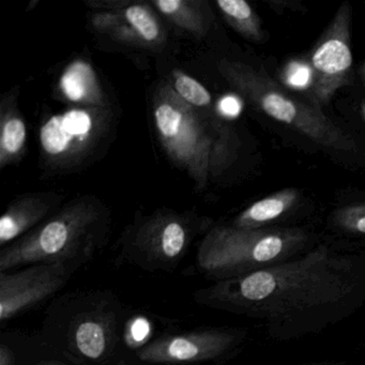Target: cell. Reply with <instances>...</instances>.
Instances as JSON below:
<instances>
[{
  "mask_svg": "<svg viewBox=\"0 0 365 365\" xmlns=\"http://www.w3.org/2000/svg\"><path fill=\"white\" fill-rule=\"evenodd\" d=\"M217 70L239 95L275 121L326 148L344 153L358 149L354 138L324 113L288 95L262 70L226 59L220 61Z\"/></svg>",
  "mask_w": 365,
  "mask_h": 365,
  "instance_id": "5",
  "label": "cell"
},
{
  "mask_svg": "<svg viewBox=\"0 0 365 365\" xmlns=\"http://www.w3.org/2000/svg\"><path fill=\"white\" fill-rule=\"evenodd\" d=\"M364 345H365V343H364Z\"/></svg>",
  "mask_w": 365,
  "mask_h": 365,
  "instance_id": "25",
  "label": "cell"
},
{
  "mask_svg": "<svg viewBox=\"0 0 365 365\" xmlns=\"http://www.w3.org/2000/svg\"><path fill=\"white\" fill-rule=\"evenodd\" d=\"M58 200V196L53 194H31L12 202L0 219L1 247H6L31 232L48 217Z\"/></svg>",
  "mask_w": 365,
  "mask_h": 365,
  "instance_id": "11",
  "label": "cell"
},
{
  "mask_svg": "<svg viewBox=\"0 0 365 365\" xmlns=\"http://www.w3.org/2000/svg\"><path fill=\"white\" fill-rule=\"evenodd\" d=\"M16 356L7 346H0V365H14Z\"/></svg>",
  "mask_w": 365,
  "mask_h": 365,
  "instance_id": "21",
  "label": "cell"
},
{
  "mask_svg": "<svg viewBox=\"0 0 365 365\" xmlns=\"http://www.w3.org/2000/svg\"><path fill=\"white\" fill-rule=\"evenodd\" d=\"M151 5L170 23L196 38L208 33L210 18L200 0H155Z\"/></svg>",
  "mask_w": 365,
  "mask_h": 365,
  "instance_id": "16",
  "label": "cell"
},
{
  "mask_svg": "<svg viewBox=\"0 0 365 365\" xmlns=\"http://www.w3.org/2000/svg\"><path fill=\"white\" fill-rule=\"evenodd\" d=\"M173 83L170 86L175 93L189 106L207 112L212 106V98L204 85L183 72H173Z\"/></svg>",
  "mask_w": 365,
  "mask_h": 365,
  "instance_id": "19",
  "label": "cell"
},
{
  "mask_svg": "<svg viewBox=\"0 0 365 365\" xmlns=\"http://www.w3.org/2000/svg\"><path fill=\"white\" fill-rule=\"evenodd\" d=\"M123 35L125 43L157 46L165 43L166 34L150 7L131 3L123 10Z\"/></svg>",
  "mask_w": 365,
  "mask_h": 365,
  "instance_id": "14",
  "label": "cell"
},
{
  "mask_svg": "<svg viewBox=\"0 0 365 365\" xmlns=\"http://www.w3.org/2000/svg\"><path fill=\"white\" fill-rule=\"evenodd\" d=\"M16 95L8 96L0 108V168L20 161L26 149L27 128L16 106Z\"/></svg>",
  "mask_w": 365,
  "mask_h": 365,
  "instance_id": "13",
  "label": "cell"
},
{
  "mask_svg": "<svg viewBox=\"0 0 365 365\" xmlns=\"http://www.w3.org/2000/svg\"><path fill=\"white\" fill-rule=\"evenodd\" d=\"M296 187H285L252 204L235 219L232 226L240 228H264L287 213L299 200Z\"/></svg>",
  "mask_w": 365,
  "mask_h": 365,
  "instance_id": "15",
  "label": "cell"
},
{
  "mask_svg": "<svg viewBox=\"0 0 365 365\" xmlns=\"http://www.w3.org/2000/svg\"><path fill=\"white\" fill-rule=\"evenodd\" d=\"M307 241L299 228L217 226L202 239L196 264L200 272L222 281L281 264Z\"/></svg>",
  "mask_w": 365,
  "mask_h": 365,
  "instance_id": "4",
  "label": "cell"
},
{
  "mask_svg": "<svg viewBox=\"0 0 365 365\" xmlns=\"http://www.w3.org/2000/svg\"><path fill=\"white\" fill-rule=\"evenodd\" d=\"M237 341L230 331L207 328L160 337L140 348L138 356L146 364H198L227 354Z\"/></svg>",
  "mask_w": 365,
  "mask_h": 365,
  "instance_id": "9",
  "label": "cell"
},
{
  "mask_svg": "<svg viewBox=\"0 0 365 365\" xmlns=\"http://www.w3.org/2000/svg\"><path fill=\"white\" fill-rule=\"evenodd\" d=\"M351 7L344 1L312 51L311 93L318 104H327L339 89L349 84L352 69L350 46Z\"/></svg>",
  "mask_w": 365,
  "mask_h": 365,
  "instance_id": "7",
  "label": "cell"
},
{
  "mask_svg": "<svg viewBox=\"0 0 365 365\" xmlns=\"http://www.w3.org/2000/svg\"><path fill=\"white\" fill-rule=\"evenodd\" d=\"M363 117H364L365 119V104L363 106Z\"/></svg>",
  "mask_w": 365,
  "mask_h": 365,
  "instance_id": "24",
  "label": "cell"
},
{
  "mask_svg": "<svg viewBox=\"0 0 365 365\" xmlns=\"http://www.w3.org/2000/svg\"><path fill=\"white\" fill-rule=\"evenodd\" d=\"M72 341L78 354L88 360H99L112 346L110 330L95 317L83 318L74 326Z\"/></svg>",
  "mask_w": 365,
  "mask_h": 365,
  "instance_id": "17",
  "label": "cell"
},
{
  "mask_svg": "<svg viewBox=\"0 0 365 365\" xmlns=\"http://www.w3.org/2000/svg\"><path fill=\"white\" fill-rule=\"evenodd\" d=\"M334 223L345 232L365 235V204L350 205L335 211Z\"/></svg>",
  "mask_w": 365,
  "mask_h": 365,
  "instance_id": "20",
  "label": "cell"
},
{
  "mask_svg": "<svg viewBox=\"0 0 365 365\" xmlns=\"http://www.w3.org/2000/svg\"><path fill=\"white\" fill-rule=\"evenodd\" d=\"M364 296L365 266L319 245L298 259L217 281L196 300L264 320L273 334L290 336L331 322Z\"/></svg>",
  "mask_w": 365,
  "mask_h": 365,
  "instance_id": "1",
  "label": "cell"
},
{
  "mask_svg": "<svg viewBox=\"0 0 365 365\" xmlns=\"http://www.w3.org/2000/svg\"><path fill=\"white\" fill-rule=\"evenodd\" d=\"M106 108L78 106L54 115L41 125L40 148L43 162L52 168H70L86 161L110 130Z\"/></svg>",
  "mask_w": 365,
  "mask_h": 365,
  "instance_id": "6",
  "label": "cell"
},
{
  "mask_svg": "<svg viewBox=\"0 0 365 365\" xmlns=\"http://www.w3.org/2000/svg\"><path fill=\"white\" fill-rule=\"evenodd\" d=\"M59 89L68 101L78 103V106L106 108L97 74L86 61H74L65 70Z\"/></svg>",
  "mask_w": 365,
  "mask_h": 365,
  "instance_id": "12",
  "label": "cell"
},
{
  "mask_svg": "<svg viewBox=\"0 0 365 365\" xmlns=\"http://www.w3.org/2000/svg\"><path fill=\"white\" fill-rule=\"evenodd\" d=\"M103 208L76 200L61 212L0 251V272L35 264H61L72 268L88 259L103 237Z\"/></svg>",
  "mask_w": 365,
  "mask_h": 365,
  "instance_id": "3",
  "label": "cell"
},
{
  "mask_svg": "<svg viewBox=\"0 0 365 365\" xmlns=\"http://www.w3.org/2000/svg\"><path fill=\"white\" fill-rule=\"evenodd\" d=\"M360 76H361V80H362V82L364 83V84H365V63H363L362 67H361Z\"/></svg>",
  "mask_w": 365,
  "mask_h": 365,
  "instance_id": "22",
  "label": "cell"
},
{
  "mask_svg": "<svg viewBox=\"0 0 365 365\" xmlns=\"http://www.w3.org/2000/svg\"><path fill=\"white\" fill-rule=\"evenodd\" d=\"M153 119L166 155L187 172L198 191L236 161L240 138L232 125L185 103L170 84L157 91Z\"/></svg>",
  "mask_w": 365,
  "mask_h": 365,
  "instance_id": "2",
  "label": "cell"
},
{
  "mask_svg": "<svg viewBox=\"0 0 365 365\" xmlns=\"http://www.w3.org/2000/svg\"><path fill=\"white\" fill-rule=\"evenodd\" d=\"M217 8L226 22L245 39L260 42L264 33L262 21L249 3L245 0H219Z\"/></svg>",
  "mask_w": 365,
  "mask_h": 365,
  "instance_id": "18",
  "label": "cell"
},
{
  "mask_svg": "<svg viewBox=\"0 0 365 365\" xmlns=\"http://www.w3.org/2000/svg\"><path fill=\"white\" fill-rule=\"evenodd\" d=\"M72 268L61 264H35L0 273V320L8 322L40 304L63 288Z\"/></svg>",
  "mask_w": 365,
  "mask_h": 365,
  "instance_id": "10",
  "label": "cell"
},
{
  "mask_svg": "<svg viewBox=\"0 0 365 365\" xmlns=\"http://www.w3.org/2000/svg\"><path fill=\"white\" fill-rule=\"evenodd\" d=\"M40 365H63V363H52V362H50V363H43V364H40Z\"/></svg>",
  "mask_w": 365,
  "mask_h": 365,
  "instance_id": "23",
  "label": "cell"
},
{
  "mask_svg": "<svg viewBox=\"0 0 365 365\" xmlns=\"http://www.w3.org/2000/svg\"><path fill=\"white\" fill-rule=\"evenodd\" d=\"M192 238L189 221L176 215H157L134 232L129 253L147 270H173L187 253Z\"/></svg>",
  "mask_w": 365,
  "mask_h": 365,
  "instance_id": "8",
  "label": "cell"
}]
</instances>
